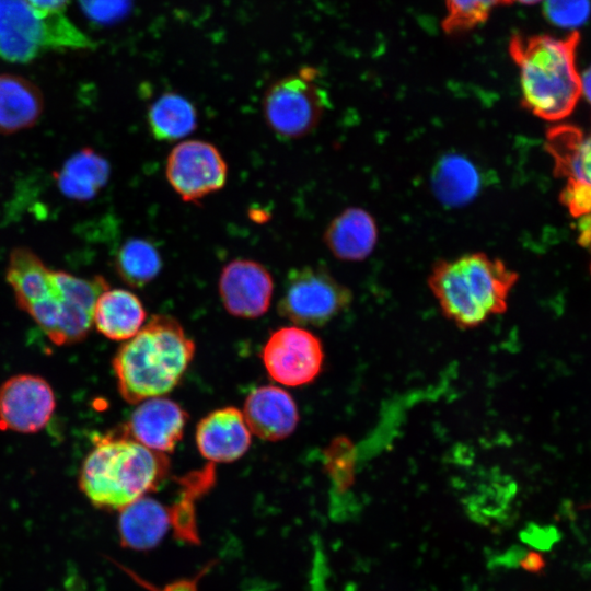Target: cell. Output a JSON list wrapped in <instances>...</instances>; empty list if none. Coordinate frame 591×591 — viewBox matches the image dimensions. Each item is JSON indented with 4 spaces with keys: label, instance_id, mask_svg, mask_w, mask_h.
<instances>
[{
    "label": "cell",
    "instance_id": "5",
    "mask_svg": "<svg viewBox=\"0 0 591 591\" xmlns=\"http://www.w3.org/2000/svg\"><path fill=\"white\" fill-rule=\"evenodd\" d=\"M94 47L65 12H45L25 0H0V58L30 62L54 50Z\"/></svg>",
    "mask_w": 591,
    "mask_h": 591
},
{
    "label": "cell",
    "instance_id": "27",
    "mask_svg": "<svg viewBox=\"0 0 591 591\" xmlns=\"http://www.w3.org/2000/svg\"><path fill=\"white\" fill-rule=\"evenodd\" d=\"M544 14L553 24L576 27L586 22L590 14L589 0H545Z\"/></svg>",
    "mask_w": 591,
    "mask_h": 591
},
{
    "label": "cell",
    "instance_id": "13",
    "mask_svg": "<svg viewBox=\"0 0 591 591\" xmlns=\"http://www.w3.org/2000/svg\"><path fill=\"white\" fill-rule=\"evenodd\" d=\"M188 414L165 397L140 402L125 426L127 437L161 453L172 452L181 441Z\"/></svg>",
    "mask_w": 591,
    "mask_h": 591
},
{
    "label": "cell",
    "instance_id": "11",
    "mask_svg": "<svg viewBox=\"0 0 591 591\" xmlns=\"http://www.w3.org/2000/svg\"><path fill=\"white\" fill-rule=\"evenodd\" d=\"M56 408L49 383L34 374H16L0 386V429L20 433L42 430Z\"/></svg>",
    "mask_w": 591,
    "mask_h": 591
},
{
    "label": "cell",
    "instance_id": "14",
    "mask_svg": "<svg viewBox=\"0 0 591 591\" xmlns=\"http://www.w3.org/2000/svg\"><path fill=\"white\" fill-rule=\"evenodd\" d=\"M251 433L243 413L227 406L200 419L196 428V444L210 463H230L246 453Z\"/></svg>",
    "mask_w": 591,
    "mask_h": 591
},
{
    "label": "cell",
    "instance_id": "21",
    "mask_svg": "<svg viewBox=\"0 0 591 591\" xmlns=\"http://www.w3.org/2000/svg\"><path fill=\"white\" fill-rule=\"evenodd\" d=\"M545 148L554 159L556 176L591 185V132L557 126L547 131Z\"/></svg>",
    "mask_w": 591,
    "mask_h": 591
},
{
    "label": "cell",
    "instance_id": "24",
    "mask_svg": "<svg viewBox=\"0 0 591 591\" xmlns=\"http://www.w3.org/2000/svg\"><path fill=\"white\" fill-rule=\"evenodd\" d=\"M480 186L475 165L464 157L449 154L436 165L432 187L437 197L448 206H459L474 197Z\"/></svg>",
    "mask_w": 591,
    "mask_h": 591
},
{
    "label": "cell",
    "instance_id": "28",
    "mask_svg": "<svg viewBox=\"0 0 591 591\" xmlns=\"http://www.w3.org/2000/svg\"><path fill=\"white\" fill-rule=\"evenodd\" d=\"M83 14L96 24H113L130 11L132 0H78Z\"/></svg>",
    "mask_w": 591,
    "mask_h": 591
},
{
    "label": "cell",
    "instance_id": "12",
    "mask_svg": "<svg viewBox=\"0 0 591 591\" xmlns=\"http://www.w3.org/2000/svg\"><path fill=\"white\" fill-rule=\"evenodd\" d=\"M218 287L220 299L230 314L255 318L268 311L274 281L260 263L236 258L222 268Z\"/></svg>",
    "mask_w": 591,
    "mask_h": 591
},
{
    "label": "cell",
    "instance_id": "8",
    "mask_svg": "<svg viewBox=\"0 0 591 591\" xmlns=\"http://www.w3.org/2000/svg\"><path fill=\"white\" fill-rule=\"evenodd\" d=\"M352 293L324 267L291 269L277 311L297 326H323L348 308Z\"/></svg>",
    "mask_w": 591,
    "mask_h": 591
},
{
    "label": "cell",
    "instance_id": "19",
    "mask_svg": "<svg viewBox=\"0 0 591 591\" xmlns=\"http://www.w3.org/2000/svg\"><path fill=\"white\" fill-rule=\"evenodd\" d=\"M147 314L140 299L126 289L104 290L96 300L93 324L105 337L128 340L143 326Z\"/></svg>",
    "mask_w": 591,
    "mask_h": 591
},
{
    "label": "cell",
    "instance_id": "3",
    "mask_svg": "<svg viewBox=\"0 0 591 591\" xmlns=\"http://www.w3.org/2000/svg\"><path fill=\"white\" fill-rule=\"evenodd\" d=\"M170 472L166 454L123 436H97L79 474L92 505L106 510L126 506L158 489Z\"/></svg>",
    "mask_w": 591,
    "mask_h": 591
},
{
    "label": "cell",
    "instance_id": "35",
    "mask_svg": "<svg viewBox=\"0 0 591 591\" xmlns=\"http://www.w3.org/2000/svg\"><path fill=\"white\" fill-rule=\"evenodd\" d=\"M580 509H591V500L588 503L582 505Z\"/></svg>",
    "mask_w": 591,
    "mask_h": 591
},
{
    "label": "cell",
    "instance_id": "2",
    "mask_svg": "<svg viewBox=\"0 0 591 591\" xmlns=\"http://www.w3.org/2000/svg\"><path fill=\"white\" fill-rule=\"evenodd\" d=\"M580 34L565 37L514 34L509 54L520 71L522 105L545 120H559L575 108L582 93L576 68Z\"/></svg>",
    "mask_w": 591,
    "mask_h": 591
},
{
    "label": "cell",
    "instance_id": "30",
    "mask_svg": "<svg viewBox=\"0 0 591 591\" xmlns=\"http://www.w3.org/2000/svg\"><path fill=\"white\" fill-rule=\"evenodd\" d=\"M212 564L205 566L196 576L192 578L179 579L170 583H166L162 588L155 587L151 582L144 580L143 578L137 576L135 572L123 568L126 572L141 587L149 591H197L199 580L208 572Z\"/></svg>",
    "mask_w": 591,
    "mask_h": 591
},
{
    "label": "cell",
    "instance_id": "29",
    "mask_svg": "<svg viewBox=\"0 0 591 591\" xmlns=\"http://www.w3.org/2000/svg\"><path fill=\"white\" fill-rule=\"evenodd\" d=\"M560 201L573 217L591 213V185L567 179V185L560 194Z\"/></svg>",
    "mask_w": 591,
    "mask_h": 591
},
{
    "label": "cell",
    "instance_id": "17",
    "mask_svg": "<svg viewBox=\"0 0 591 591\" xmlns=\"http://www.w3.org/2000/svg\"><path fill=\"white\" fill-rule=\"evenodd\" d=\"M171 528L170 508L151 497H141L120 510L118 533L125 547H155Z\"/></svg>",
    "mask_w": 591,
    "mask_h": 591
},
{
    "label": "cell",
    "instance_id": "23",
    "mask_svg": "<svg viewBox=\"0 0 591 591\" xmlns=\"http://www.w3.org/2000/svg\"><path fill=\"white\" fill-rule=\"evenodd\" d=\"M147 120L157 140L171 142L190 135L197 127L198 115L189 100L165 92L149 106Z\"/></svg>",
    "mask_w": 591,
    "mask_h": 591
},
{
    "label": "cell",
    "instance_id": "1",
    "mask_svg": "<svg viewBox=\"0 0 591 591\" xmlns=\"http://www.w3.org/2000/svg\"><path fill=\"white\" fill-rule=\"evenodd\" d=\"M194 354L195 344L177 320L153 315L114 356L113 369L121 397L138 404L171 392Z\"/></svg>",
    "mask_w": 591,
    "mask_h": 591
},
{
    "label": "cell",
    "instance_id": "10",
    "mask_svg": "<svg viewBox=\"0 0 591 591\" xmlns=\"http://www.w3.org/2000/svg\"><path fill=\"white\" fill-rule=\"evenodd\" d=\"M262 359L268 375L287 386L314 381L322 371L324 350L321 340L301 326H283L267 339Z\"/></svg>",
    "mask_w": 591,
    "mask_h": 591
},
{
    "label": "cell",
    "instance_id": "9",
    "mask_svg": "<svg viewBox=\"0 0 591 591\" xmlns=\"http://www.w3.org/2000/svg\"><path fill=\"white\" fill-rule=\"evenodd\" d=\"M165 175L182 200L196 202L223 188L228 166L216 146L205 140L189 139L170 151Z\"/></svg>",
    "mask_w": 591,
    "mask_h": 591
},
{
    "label": "cell",
    "instance_id": "25",
    "mask_svg": "<svg viewBox=\"0 0 591 591\" xmlns=\"http://www.w3.org/2000/svg\"><path fill=\"white\" fill-rule=\"evenodd\" d=\"M162 268L157 246L144 239L132 237L123 243L115 256V269L124 282L132 288L150 283Z\"/></svg>",
    "mask_w": 591,
    "mask_h": 591
},
{
    "label": "cell",
    "instance_id": "20",
    "mask_svg": "<svg viewBox=\"0 0 591 591\" xmlns=\"http://www.w3.org/2000/svg\"><path fill=\"white\" fill-rule=\"evenodd\" d=\"M109 174L108 161L96 151L83 148L73 153L54 176L63 196L86 201L106 185Z\"/></svg>",
    "mask_w": 591,
    "mask_h": 591
},
{
    "label": "cell",
    "instance_id": "15",
    "mask_svg": "<svg viewBox=\"0 0 591 591\" xmlns=\"http://www.w3.org/2000/svg\"><path fill=\"white\" fill-rule=\"evenodd\" d=\"M242 413L250 431L266 441L286 439L299 422V412L292 396L274 385L254 389L246 396Z\"/></svg>",
    "mask_w": 591,
    "mask_h": 591
},
{
    "label": "cell",
    "instance_id": "7",
    "mask_svg": "<svg viewBox=\"0 0 591 591\" xmlns=\"http://www.w3.org/2000/svg\"><path fill=\"white\" fill-rule=\"evenodd\" d=\"M328 106L327 92L318 82L317 70L311 67L277 80L263 97L266 124L278 138L286 140L310 134Z\"/></svg>",
    "mask_w": 591,
    "mask_h": 591
},
{
    "label": "cell",
    "instance_id": "33",
    "mask_svg": "<svg viewBox=\"0 0 591 591\" xmlns=\"http://www.w3.org/2000/svg\"><path fill=\"white\" fill-rule=\"evenodd\" d=\"M579 243L584 246H591V229L588 232V234Z\"/></svg>",
    "mask_w": 591,
    "mask_h": 591
},
{
    "label": "cell",
    "instance_id": "34",
    "mask_svg": "<svg viewBox=\"0 0 591 591\" xmlns=\"http://www.w3.org/2000/svg\"><path fill=\"white\" fill-rule=\"evenodd\" d=\"M513 1H518L523 4H534V3L540 2L541 0H513Z\"/></svg>",
    "mask_w": 591,
    "mask_h": 591
},
{
    "label": "cell",
    "instance_id": "31",
    "mask_svg": "<svg viewBox=\"0 0 591 591\" xmlns=\"http://www.w3.org/2000/svg\"><path fill=\"white\" fill-rule=\"evenodd\" d=\"M36 9L45 12H65L70 0H25Z\"/></svg>",
    "mask_w": 591,
    "mask_h": 591
},
{
    "label": "cell",
    "instance_id": "18",
    "mask_svg": "<svg viewBox=\"0 0 591 591\" xmlns=\"http://www.w3.org/2000/svg\"><path fill=\"white\" fill-rule=\"evenodd\" d=\"M44 111L40 90L28 79L0 74V134L11 135L33 127Z\"/></svg>",
    "mask_w": 591,
    "mask_h": 591
},
{
    "label": "cell",
    "instance_id": "4",
    "mask_svg": "<svg viewBox=\"0 0 591 591\" xmlns=\"http://www.w3.org/2000/svg\"><path fill=\"white\" fill-rule=\"evenodd\" d=\"M518 274L483 252L440 259L431 268L428 287L443 315L459 328L482 325L506 312Z\"/></svg>",
    "mask_w": 591,
    "mask_h": 591
},
{
    "label": "cell",
    "instance_id": "26",
    "mask_svg": "<svg viewBox=\"0 0 591 591\" xmlns=\"http://www.w3.org/2000/svg\"><path fill=\"white\" fill-rule=\"evenodd\" d=\"M513 0H447L442 28L449 35L466 33L486 22L493 10Z\"/></svg>",
    "mask_w": 591,
    "mask_h": 591
},
{
    "label": "cell",
    "instance_id": "6",
    "mask_svg": "<svg viewBox=\"0 0 591 591\" xmlns=\"http://www.w3.org/2000/svg\"><path fill=\"white\" fill-rule=\"evenodd\" d=\"M108 287L102 276L82 278L55 270L51 292L27 314L54 344L78 343L91 331L96 300Z\"/></svg>",
    "mask_w": 591,
    "mask_h": 591
},
{
    "label": "cell",
    "instance_id": "22",
    "mask_svg": "<svg viewBox=\"0 0 591 591\" xmlns=\"http://www.w3.org/2000/svg\"><path fill=\"white\" fill-rule=\"evenodd\" d=\"M216 472L213 463L206 464L201 470L192 471L178 479L179 496L170 508L171 528L177 540L198 545L200 543L196 502L213 486Z\"/></svg>",
    "mask_w": 591,
    "mask_h": 591
},
{
    "label": "cell",
    "instance_id": "32",
    "mask_svg": "<svg viewBox=\"0 0 591 591\" xmlns=\"http://www.w3.org/2000/svg\"><path fill=\"white\" fill-rule=\"evenodd\" d=\"M581 91L591 103V67L581 77Z\"/></svg>",
    "mask_w": 591,
    "mask_h": 591
},
{
    "label": "cell",
    "instance_id": "16",
    "mask_svg": "<svg viewBox=\"0 0 591 591\" xmlns=\"http://www.w3.org/2000/svg\"><path fill=\"white\" fill-rule=\"evenodd\" d=\"M324 242L338 259L362 260L372 253L378 242L375 220L362 208H347L327 225Z\"/></svg>",
    "mask_w": 591,
    "mask_h": 591
}]
</instances>
